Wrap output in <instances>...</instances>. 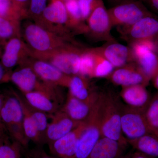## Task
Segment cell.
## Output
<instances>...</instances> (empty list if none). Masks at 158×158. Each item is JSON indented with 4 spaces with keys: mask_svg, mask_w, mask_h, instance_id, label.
I'll list each match as a JSON object with an SVG mask.
<instances>
[{
    "mask_svg": "<svg viewBox=\"0 0 158 158\" xmlns=\"http://www.w3.org/2000/svg\"><path fill=\"white\" fill-rule=\"evenodd\" d=\"M122 107L113 92H99L98 110L102 136L118 141L126 146L128 143L121 127Z\"/></svg>",
    "mask_w": 158,
    "mask_h": 158,
    "instance_id": "obj_1",
    "label": "cell"
},
{
    "mask_svg": "<svg viewBox=\"0 0 158 158\" xmlns=\"http://www.w3.org/2000/svg\"><path fill=\"white\" fill-rule=\"evenodd\" d=\"M0 117L7 132L13 140L22 146H27L29 140L26 137L23 127V108L15 93L6 96Z\"/></svg>",
    "mask_w": 158,
    "mask_h": 158,
    "instance_id": "obj_2",
    "label": "cell"
},
{
    "mask_svg": "<svg viewBox=\"0 0 158 158\" xmlns=\"http://www.w3.org/2000/svg\"><path fill=\"white\" fill-rule=\"evenodd\" d=\"M113 27H126L132 25L141 19L154 15L141 0H129L108 9Z\"/></svg>",
    "mask_w": 158,
    "mask_h": 158,
    "instance_id": "obj_3",
    "label": "cell"
},
{
    "mask_svg": "<svg viewBox=\"0 0 158 158\" xmlns=\"http://www.w3.org/2000/svg\"><path fill=\"white\" fill-rule=\"evenodd\" d=\"M24 37L31 48L40 56H48L65 47L59 38L36 24L26 26Z\"/></svg>",
    "mask_w": 158,
    "mask_h": 158,
    "instance_id": "obj_4",
    "label": "cell"
},
{
    "mask_svg": "<svg viewBox=\"0 0 158 158\" xmlns=\"http://www.w3.org/2000/svg\"><path fill=\"white\" fill-rule=\"evenodd\" d=\"M121 127L123 134L127 141L154 131L148 123L144 111L127 105L123 106L122 109Z\"/></svg>",
    "mask_w": 158,
    "mask_h": 158,
    "instance_id": "obj_5",
    "label": "cell"
},
{
    "mask_svg": "<svg viewBox=\"0 0 158 158\" xmlns=\"http://www.w3.org/2000/svg\"><path fill=\"white\" fill-rule=\"evenodd\" d=\"M87 20V31L94 40L106 42L116 40L111 34L113 26L103 1L97 6Z\"/></svg>",
    "mask_w": 158,
    "mask_h": 158,
    "instance_id": "obj_6",
    "label": "cell"
},
{
    "mask_svg": "<svg viewBox=\"0 0 158 158\" xmlns=\"http://www.w3.org/2000/svg\"><path fill=\"white\" fill-rule=\"evenodd\" d=\"M98 99L93 112L87 120L86 127L79 138L76 158H88L102 137L99 115Z\"/></svg>",
    "mask_w": 158,
    "mask_h": 158,
    "instance_id": "obj_7",
    "label": "cell"
},
{
    "mask_svg": "<svg viewBox=\"0 0 158 158\" xmlns=\"http://www.w3.org/2000/svg\"><path fill=\"white\" fill-rule=\"evenodd\" d=\"M118 31L129 44L147 40L158 41V19L154 15L146 16L132 25L118 28Z\"/></svg>",
    "mask_w": 158,
    "mask_h": 158,
    "instance_id": "obj_8",
    "label": "cell"
},
{
    "mask_svg": "<svg viewBox=\"0 0 158 158\" xmlns=\"http://www.w3.org/2000/svg\"><path fill=\"white\" fill-rule=\"evenodd\" d=\"M82 51L73 47L65 46L48 55L50 62L67 75H78Z\"/></svg>",
    "mask_w": 158,
    "mask_h": 158,
    "instance_id": "obj_9",
    "label": "cell"
},
{
    "mask_svg": "<svg viewBox=\"0 0 158 158\" xmlns=\"http://www.w3.org/2000/svg\"><path fill=\"white\" fill-rule=\"evenodd\" d=\"M99 95L97 92L87 100L77 98L69 93L61 110L74 121L78 123L87 121L96 106Z\"/></svg>",
    "mask_w": 158,
    "mask_h": 158,
    "instance_id": "obj_10",
    "label": "cell"
},
{
    "mask_svg": "<svg viewBox=\"0 0 158 158\" xmlns=\"http://www.w3.org/2000/svg\"><path fill=\"white\" fill-rule=\"evenodd\" d=\"M108 78L114 85L122 87L138 85L146 86L150 81L135 62L116 68Z\"/></svg>",
    "mask_w": 158,
    "mask_h": 158,
    "instance_id": "obj_11",
    "label": "cell"
},
{
    "mask_svg": "<svg viewBox=\"0 0 158 158\" xmlns=\"http://www.w3.org/2000/svg\"><path fill=\"white\" fill-rule=\"evenodd\" d=\"M87 121L80 123L65 135L49 144L51 152L59 158H76L77 145Z\"/></svg>",
    "mask_w": 158,
    "mask_h": 158,
    "instance_id": "obj_12",
    "label": "cell"
},
{
    "mask_svg": "<svg viewBox=\"0 0 158 158\" xmlns=\"http://www.w3.org/2000/svg\"><path fill=\"white\" fill-rule=\"evenodd\" d=\"M9 78L23 94L34 91L46 92L48 90V84L40 81L34 70L28 65L14 72Z\"/></svg>",
    "mask_w": 158,
    "mask_h": 158,
    "instance_id": "obj_13",
    "label": "cell"
},
{
    "mask_svg": "<svg viewBox=\"0 0 158 158\" xmlns=\"http://www.w3.org/2000/svg\"><path fill=\"white\" fill-rule=\"evenodd\" d=\"M95 48L115 68H119L128 63L135 62L131 48L118 43L116 40L106 42L102 46Z\"/></svg>",
    "mask_w": 158,
    "mask_h": 158,
    "instance_id": "obj_14",
    "label": "cell"
},
{
    "mask_svg": "<svg viewBox=\"0 0 158 158\" xmlns=\"http://www.w3.org/2000/svg\"><path fill=\"white\" fill-rule=\"evenodd\" d=\"M51 117L45 135V141L48 144L70 132L80 123L73 120L61 109L51 115Z\"/></svg>",
    "mask_w": 158,
    "mask_h": 158,
    "instance_id": "obj_15",
    "label": "cell"
},
{
    "mask_svg": "<svg viewBox=\"0 0 158 158\" xmlns=\"http://www.w3.org/2000/svg\"><path fill=\"white\" fill-rule=\"evenodd\" d=\"M30 66L43 81L54 86L68 87L71 76L65 74L50 62L37 60Z\"/></svg>",
    "mask_w": 158,
    "mask_h": 158,
    "instance_id": "obj_16",
    "label": "cell"
},
{
    "mask_svg": "<svg viewBox=\"0 0 158 158\" xmlns=\"http://www.w3.org/2000/svg\"><path fill=\"white\" fill-rule=\"evenodd\" d=\"M122 88L120 96L127 106L145 111L152 98L146 86L138 85Z\"/></svg>",
    "mask_w": 158,
    "mask_h": 158,
    "instance_id": "obj_17",
    "label": "cell"
},
{
    "mask_svg": "<svg viewBox=\"0 0 158 158\" xmlns=\"http://www.w3.org/2000/svg\"><path fill=\"white\" fill-rule=\"evenodd\" d=\"M126 146L102 136L87 158H120Z\"/></svg>",
    "mask_w": 158,
    "mask_h": 158,
    "instance_id": "obj_18",
    "label": "cell"
},
{
    "mask_svg": "<svg viewBox=\"0 0 158 158\" xmlns=\"http://www.w3.org/2000/svg\"><path fill=\"white\" fill-rule=\"evenodd\" d=\"M23 94L26 102L32 107L46 114L52 115L60 110V105L43 92L34 91Z\"/></svg>",
    "mask_w": 158,
    "mask_h": 158,
    "instance_id": "obj_19",
    "label": "cell"
},
{
    "mask_svg": "<svg viewBox=\"0 0 158 158\" xmlns=\"http://www.w3.org/2000/svg\"><path fill=\"white\" fill-rule=\"evenodd\" d=\"M127 141L137 151L151 157H158V132H151Z\"/></svg>",
    "mask_w": 158,
    "mask_h": 158,
    "instance_id": "obj_20",
    "label": "cell"
},
{
    "mask_svg": "<svg viewBox=\"0 0 158 158\" xmlns=\"http://www.w3.org/2000/svg\"><path fill=\"white\" fill-rule=\"evenodd\" d=\"M67 88L69 93L82 100L89 99L97 92L90 87L87 77L79 75L71 76Z\"/></svg>",
    "mask_w": 158,
    "mask_h": 158,
    "instance_id": "obj_21",
    "label": "cell"
},
{
    "mask_svg": "<svg viewBox=\"0 0 158 158\" xmlns=\"http://www.w3.org/2000/svg\"><path fill=\"white\" fill-rule=\"evenodd\" d=\"M24 45L18 37H13L9 40L2 57V64L4 67L11 68L18 63L23 52H24Z\"/></svg>",
    "mask_w": 158,
    "mask_h": 158,
    "instance_id": "obj_22",
    "label": "cell"
},
{
    "mask_svg": "<svg viewBox=\"0 0 158 158\" xmlns=\"http://www.w3.org/2000/svg\"><path fill=\"white\" fill-rule=\"evenodd\" d=\"M20 102L23 112V127L27 138L30 141L40 143L43 141L35 120L29 112L23 97L15 93Z\"/></svg>",
    "mask_w": 158,
    "mask_h": 158,
    "instance_id": "obj_23",
    "label": "cell"
},
{
    "mask_svg": "<svg viewBox=\"0 0 158 158\" xmlns=\"http://www.w3.org/2000/svg\"><path fill=\"white\" fill-rule=\"evenodd\" d=\"M135 62L149 81L158 73V56L155 52L148 51L141 54Z\"/></svg>",
    "mask_w": 158,
    "mask_h": 158,
    "instance_id": "obj_24",
    "label": "cell"
},
{
    "mask_svg": "<svg viewBox=\"0 0 158 158\" xmlns=\"http://www.w3.org/2000/svg\"><path fill=\"white\" fill-rule=\"evenodd\" d=\"M44 17L49 22L57 24L69 23V17L65 4L60 1H55L43 12Z\"/></svg>",
    "mask_w": 158,
    "mask_h": 158,
    "instance_id": "obj_25",
    "label": "cell"
},
{
    "mask_svg": "<svg viewBox=\"0 0 158 158\" xmlns=\"http://www.w3.org/2000/svg\"><path fill=\"white\" fill-rule=\"evenodd\" d=\"M95 54V64L92 78H108L115 67L108 60L93 48Z\"/></svg>",
    "mask_w": 158,
    "mask_h": 158,
    "instance_id": "obj_26",
    "label": "cell"
},
{
    "mask_svg": "<svg viewBox=\"0 0 158 158\" xmlns=\"http://www.w3.org/2000/svg\"><path fill=\"white\" fill-rule=\"evenodd\" d=\"M95 64V54L93 48L82 52L78 75L88 78H92Z\"/></svg>",
    "mask_w": 158,
    "mask_h": 158,
    "instance_id": "obj_27",
    "label": "cell"
},
{
    "mask_svg": "<svg viewBox=\"0 0 158 158\" xmlns=\"http://www.w3.org/2000/svg\"><path fill=\"white\" fill-rule=\"evenodd\" d=\"M145 118L149 127L158 132V92L151 99L144 111Z\"/></svg>",
    "mask_w": 158,
    "mask_h": 158,
    "instance_id": "obj_28",
    "label": "cell"
},
{
    "mask_svg": "<svg viewBox=\"0 0 158 158\" xmlns=\"http://www.w3.org/2000/svg\"><path fill=\"white\" fill-rule=\"evenodd\" d=\"M25 101L29 112L36 122L38 131L42 137L43 140L45 141L46 131L48 124L47 114L32 107L26 100Z\"/></svg>",
    "mask_w": 158,
    "mask_h": 158,
    "instance_id": "obj_29",
    "label": "cell"
},
{
    "mask_svg": "<svg viewBox=\"0 0 158 158\" xmlns=\"http://www.w3.org/2000/svg\"><path fill=\"white\" fill-rule=\"evenodd\" d=\"M16 20L0 17V38L2 39L15 37L18 32Z\"/></svg>",
    "mask_w": 158,
    "mask_h": 158,
    "instance_id": "obj_30",
    "label": "cell"
},
{
    "mask_svg": "<svg viewBox=\"0 0 158 158\" xmlns=\"http://www.w3.org/2000/svg\"><path fill=\"white\" fill-rule=\"evenodd\" d=\"M21 147L16 141L8 140L0 146V158H22Z\"/></svg>",
    "mask_w": 158,
    "mask_h": 158,
    "instance_id": "obj_31",
    "label": "cell"
},
{
    "mask_svg": "<svg viewBox=\"0 0 158 158\" xmlns=\"http://www.w3.org/2000/svg\"><path fill=\"white\" fill-rule=\"evenodd\" d=\"M69 17V24L77 26L83 20L78 0H68L65 4Z\"/></svg>",
    "mask_w": 158,
    "mask_h": 158,
    "instance_id": "obj_32",
    "label": "cell"
},
{
    "mask_svg": "<svg viewBox=\"0 0 158 158\" xmlns=\"http://www.w3.org/2000/svg\"><path fill=\"white\" fill-rule=\"evenodd\" d=\"M102 0H78L83 20L87 19L97 6Z\"/></svg>",
    "mask_w": 158,
    "mask_h": 158,
    "instance_id": "obj_33",
    "label": "cell"
},
{
    "mask_svg": "<svg viewBox=\"0 0 158 158\" xmlns=\"http://www.w3.org/2000/svg\"><path fill=\"white\" fill-rule=\"evenodd\" d=\"M12 2L11 0H0V17L15 20L16 12Z\"/></svg>",
    "mask_w": 158,
    "mask_h": 158,
    "instance_id": "obj_34",
    "label": "cell"
},
{
    "mask_svg": "<svg viewBox=\"0 0 158 158\" xmlns=\"http://www.w3.org/2000/svg\"><path fill=\"white\" fill-rule=\"evenodd\" d=\"M47 0H31V10L35 15L43 13L45 9Z\"/></svg>",
    "mask_w": 158,
    "mask_h": 158,
    "instance_id": "obj_35",
    "label": "cell"
},
{
    "mask_svg": "<svg viewBox=\"0 0 158 158\" xmlns=\"http://www.w3.org/2000/svg\"><path fill=\"white\" fill-rule=\"evenodd\" d=\"M9 135L5 126L2 121H0V146L4 142L9 140L8 138Z\"/></svg>",
    "mask_w": 158,
    "mask_h": 158,
    "instance_id": "obj_36",
    "label": "cell"
},
{
    "mask_svg": "<svg viewBox=\"0 0 158 158\" xmlns=\"http://www.w3.org/2000/svg\"><path fill=\"white\" fill-rule=\"evenodd\" d=\"M155 11L158 12V0H141Z\"/></svg>",
    "mask_w": 158,
    "mask_h": 158,
    "instance_id": "obj_37",
    "label": "cell"
},
{
    "mask_svg": "<svg viewBox=\"0 0 158 158\" xmlns=\"http://www.w3.org/2000/svg\"><path fill=\"white\" fill-rule=\"evenodd\" d=\"M7 78H8V77H7L6 72H5L4 66H3L2 64H1L0 63V82L6 81Z\"/></svg>",
    "mask_w": 158,
    "mask_h": 158,
    "instance_id": "obj_38",
    "label": "cell"
},
{
    "mask_svg": "<svg viewBox=\"0 0 158 158\" xmlns=\"http://www.w3.org/2000/svg\"><path fill=\"white\" fill-rule=\"evenodd\" d=\"M130 158H155L151 157L149 156L146 155L142 153L139 152H136L134 154L131 156Z\"/></svg>",
    "mask_w": 158,
    "mask_h": 158,
    "instance_id": "obj_39",
    "label": "cell"
},
{
    "mask_svg": "<svg viewBox=\"0 0 158 158\" xmlns=\"http://www.w3.org/2000/svg\"><path fill=\"white\" fill-rule=\"evenodd\" d=\"M5 98H6V96L0 94V113H1V110L3 104H4ZM0 121H1V117H0Z\"/></svg>",
    "mask_w": 158,
    "mask_h": 158,
    "instance_id": "obj_40",
    "label": "cell"
},
{
    "mask_svg": "<svg viewBox=\"0 0 158 158\" xmlns=\"http://www.w3.org/2000/svg\"><path fill=\"white\" fill-rule=\"evenodd\" d=\"M154 85L158 90V73L152 79Z\"/></svg>",
    "mask_w": 158,
    "mask_h": 158,
    "instance_id": "obj_41",
    "label": "cell"
},
{
    "mask_svg": "<svg viewBox=\"0 0 158 158\" xmlns=\"http://www.w3.org/2000/svg\"><path fill=\"white\" fill-rule=\"evenodd\" d=\"M109 1L116 5L123 2H126V1H129V0H109Z\"/></svg>",
    "mask_w": 158,
    "mask_h": 158,
    "instance_id": "obj_42",
    "label": "cell"
},
{
    "mask_svg": "<svg viewBox=\"0 0 158 158\" xmlns=\"http://www.w3.org/2000/svg\"><path fill=\"white\" fill-rule=\"evenodd\" d=\"M13 2L15 3H23L27 2V0H11Z\"/></svg>",
    "mask_w": 158,
    "mask_h": 158,
    "instance_id": "obj_43",
    "label": "cell"
},
{
    "mask_svg": "<svg viewBox=\"0 0 158 158\" xmlns=\"http://www.w3.org/2000/svg\"><path fill=\"white\" fill-rule=\"evenodd\" d=\"M55 158L53 157H52L49 156H48L47 155H42L39 156L37 157L36 158Z\"/></svg>",
    "mask_w": 158,
    "mask_h": 158,
    "instance_id": "obj_44",
    "label": "cell"
},
{
    "mask_svg": "<svg viewBox=\"0 0 158 158\" xmlns=\"http://www.w3.org/2000/svg\"><path fill=\"white\" fill-rule=\"evenodd\" d=\"M120 158H129L127 156H123L121 157Z\"/></svg>",
    "mask_w": 158,
    "mask_h": 158,
    "instance_id": "obj_45",
    "label": "cell"
},
{
    "mask_svg": "<svg viewBox=\"0 0 158 158\" xmlns=\"http://www.w3.org/2000/svg\"><path fill=\"white\" fill-rule=\"evenodd\" d=\"M65 1H68V0H65Z\"/></svg>",
    "mask_w": 158,
    "mask_h": 158,
    "instance_id": "obj_46",
    "label": "cell"
}]
</instances>
